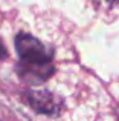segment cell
Returning a JSON list of instances; mask_svg holds the SVG:
<instances>
[{
    "label": "cell",
    "mask_w": 119,
    "mask_h": 121,
    "mask_svg": "<svg viewBox=\"0 0 119 121\" xmlns=\"http://www.w3.org/2000/svg\"><path fill=\"white\" fill-rule=\"evenodd\" d=\"M8 57V51H6V46L3 44L2 39H0V60H5Z\"/></svg>",
    "instance_id": "3"
},
{
    "label": "cell",
    "mask_w": 119,
    "mask_h": 121,
    "mask_svg": "<svg viewBox=\"0 0 119 121\" xmlns=\"http://www.w3.org/2000/svg\"><path fill=\"white\" fill-rule=\"evenodd\" d=\"M15 49L18 54L17 74L28 84H40L52 77L55 68L52 52L38 39L26 32L15 37Z\"/></svg>",
    "instance_id": "1"
},
{
    "label": "cell",
    "mask_w": 119,
    "mask_h": 121,
    "mask_svg": "<svg viewBox=\"0 0 119 121\" xmlns=\"http://www.w3.org/2000/svg\"><path fill=\"white\" fill-rule=\"evenodd\" d=\"M24 101L35 110L43 115H57L60 112V98L46 89H31L24 94Z\"/></svg>",
    "instance_id": "2"
},
{
    "label": "cell",
    "mask_w": 119,
    "mask_h": 121,
    "mask_svg": "<svg viewBox=\"0 0 119 121\" xmlns=\"http://www.w3.org/2000/svg\"><path fill=\"white\" fill-rule=\"evenodd\" d=\"M105 2H107L108 5H111V6H116V8H119V0H105Z\"/></svg>",
    "instance_id": "4"
}]
</instances>
